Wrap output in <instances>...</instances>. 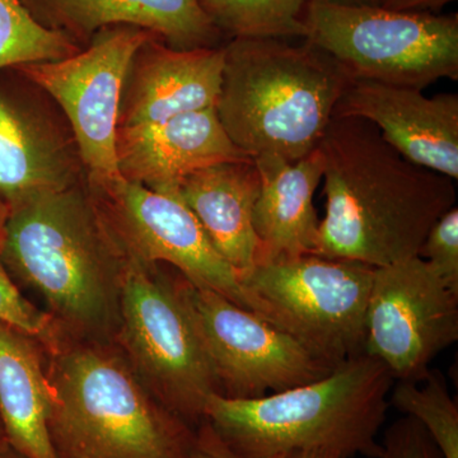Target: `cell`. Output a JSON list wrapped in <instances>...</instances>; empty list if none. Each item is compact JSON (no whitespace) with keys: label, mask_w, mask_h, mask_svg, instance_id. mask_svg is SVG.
I'll use <instances>...</instances> for the list:
<instances>
[{"label":"cell","mask_w":458,"mask_h":458,"mask_svg":"<svg viewBox=\"0 0 458 458\" xmlns=\"http://www.w3.org/2000/svg\"><path fill=\"white\" fill-rule=\"evenodd\" d=\"M318 149L327 201L315 255L372 267L418 258L456 207L454 180L410 162L360 117L333 116Z\"/></svg>","instance_id":"1"},{"label":"cell","mask_w":458,"mask_h":458,"mask_svg":"<svg viewBox=\"0 0 458 458\" xmlns=\"http://www.w3.org/2000/svg\"><path fill=\"white\" fill-rule=\"evenodd\" d=\"M0 259L13 282L44 298L65 335H116L128 259L87 182L8 209Z\"/></svg>","instance_id":"2"},{"label":"cell","mask_w":458,"mask_h":458,"mask_svg":"<svg viewBox=\"0 0 458 458\" xmlns=\"http://www.w3.org/2000/svg\"><path fill=\"white\" fill-rule=\"evenodd\" d=\"M47 354L56 458L191 457L198 430L165 408L120 352L66 339Z\"/></svg>","instance_id":"3"},{"label":"cell","mask_w":458,"mask_h":458,"mask_svg":"<svg viewBox=\"0 0 458 458\" xmlns=\"http://www.w3.org/2000/svg\"><path fill=\"white\" fill-rule=\"evenodd\" d=\"M354 78L311 42L234 38L225 47L219 122L252 159L298 161L318 149Z\"/></svg>","instance_id":"4"},{"label":"cell","mask_w":458,"mask_h":458,"mask_svg":"<svg viewBox=\"0 0 458 458\" xmlns=\"http://www.w3.org/2000/svg\"><path fill=\"white\" fill-rule=\"evenodd\" d=\"M394 381L385 364L361 352L322 378L258 399L212 394L204 420L242 458L315 448L379 458Z\"/></svg>","instance_id":"5"},{"label":"cell","mask_w":458,"mask_h":458,"mask_svg":"<svg viewBox=\"0 0 458 458\" xmlns=\"http://www.w3.org/2000/svg\"><path fill=\"white\" fill-rule=\"evenodd\" d=\"M306 41L327 51L354 80L423 90L458 80V17L307 0Z\"/></svg>","instance_id":"6"},{"label":"cell","mask_w":458,"mask_h":458,"mask_svg":"<svg viewBox=\"0 0 458 458\" xmlns=\"http://www.w3.org/2000/svg\"><path fill=\"white\" fill-rule=\"evenodd\" d=\"M375 269L309 254L259 261L240 283L251 312L336 369L364 352Z\"/></svg>","instance_id":"7"},{"label":"cell","mask_w":458,"mask_h":458,"mask_svg":"<svg viewBox=\"0 0 458 458\" xmlns=\"http://www.w3.org/2000/svg\"><path fill=\"white\" fill-rule=\"evenodd\" d=\"M114 337L165 408L190 426L204 420L205 403L218 386L176 282L159 276L157 265L128 259Z\"/></svg>","instance_id":"8"},{"label":"cell","mask_w":458,"mask_h":458,"mask_svg":"<svg viewBox=\"0 0 458 458\" xmlns=\"http://www.w3.org/2000/svg\"><path fill=\"white\" fill-rule=\"evenodd\" d=\"M176 284L223 396L258 399L335 369L284 331L222 294L192 285L182 276Z\"/></svg>","instance_id":"9"},{"label":"cell","mask_w":458,"mask_h":458,"mask_svg":"<svg viewBox=\"0 0 458 458\" xmlns=\"http://www.w3.org/2000/svg\"><path fill=\"white\" fill-rule=\"evenodd\" d=\"M152 36L137 27H106L74 55L16 68L64 114L89 182L122 177L116 132L123 81L135 51Z\"/></svg>","instance_id":"10"},{"label":"cell","mask_w":458,"mask_h":458,"mask_svg":"<svg viewBox=\"0 0 458 458\" xmlns=\"http://www.w3.org/2000/svg\"><path fill=\"white\" fill-rule=\"evenodd\" d=\"M89 186L126 259L146 267L171 265L192 285L210 289L250 310L238 274L214 249L180 199L123 177Z\"/></svg>","instance_id":"11"},{"label":"cell","mask_w":458,"mask_h":458,"mask_svg":"<svg viewBox=\"0 0 458 458\" xmlns=\"http://www.w3.org/2000/svg\"><path fill=\"white\" fill-rule=\"evenodd\" d=\"M364 327L366 354L396 381H421L458 340V293L419 256L376 267Z\"/></svg>","instance_id":"12"},{"label":"cell","mask_w":458,"mask_h":458,"mask_svg":"<svg viewBox=\"0 0 458 458\" xmlns=\"http://www.w3.org/2000/svg\"><path fill=\"white\" fill-rule=\"evenodd\" d=\"M84 177L77 141L55 102L18 69L0 71V203L11 209Z\"/></svg>","instance_id":"13"},{"label":"cell","mask_w":458,"mask_h":458,"mask_svg":"<svg viewBox=\"0 0 458 458\" xmlns=\"http://www.w3.org/2000/svg\"><path fill=\"white\" fill-rule=\"evenodd\" d=\"M334 116L375 123L384 140L412 164L458 180V95L427 98L409 87L354 80Z\"/></svg>","instance_id":"14"},{"label":"cell","mask_w":458,"mask_h":458,"mask_svg":"<svg viewBox=\"0 0 458 458\" xmlns=\"http://www.w3.org/2000/svg\"><path fill=\"white\" fill-rule=\"evenodd\" d=\"M223 66L225 47L177 50L152 36L131 57L117 129L164 123L177 114L216 107Z\"/></svg>","instance_id":"15"},{"label":"cell","mask_w":458,"mask_h":458,"mask_svg":"<svg viewBox=\"0 0 458 458\" xmlns=\"http://www.w3.org/2000/svg\"><path fill=\"white\" fill-rule=\"evenodd\" d=\"M250 158L229 140L216 107L116 132L120 176L165 197L176 198L192 172Z\"/></svg>","instance_id":"16"},{"label":"cell","mask_w":458,"mask_h":458,"mask_svg":"<svg viewBox=\"0 0 458 458\" xmlns=\"http://www.w3.org/2000/svg\"><path fill=\"white\" fill-rule=\"evenodd\" d=\"M45 27L65 33L77 44L111 26L153 33L177 50L214 47L219 30L200 0H21Z\"/></svg>","instance_id":"17"},{"label":"cell","mask_w":458,"mask_h":458,"mask_svg":"<svg viewBox=\"0 0 458 458\" xmlns=\"http://www.w3.org/2000/svg\"><path fill=\"white\" fill-rule=\"evenodd\" d=\"M260 174L254 159L222 162L192 172L181 182L176 198L191 210L214 249L238 278L258 264L260 242L254 208Z\"/></svg>","instance_id":"18"},{"label":"cell","mask_w":458,"mask_h":458,"mask_svg":"<svg viewBox=\"0 0 458 458\" xmlns=\"http://www.w3.org/2000/svg\"><path fill=\"white\" fill-rule=\"evenodd\" d=\"M254 162L260 174L254 208L259 261L313 254L321 221L313 197L325 167L318 148L298 161L260 156Z\"/></svg>","instance_id":"19"},{"label":"cell","mask_w":458,"mask_h":458,"mask_svg":"<svg viewBox=\"0 0 458 458\" xmlns=\"http://www.w3.org/2000/svg\"><path fill=\"white\" fill-rule=\"evenodd\" d=\"M44 352L38 339L0 321V420L5 442L29 458H56Z\"/></svg>","instance_id":"20"},{"label":"cell","mask_w":458,"mask_h":458,"mask_svg":"<svg viewBox=\"0 0 458 458\" xmlns=\"http://www.w3.org/2000/svg\"><path fill=\"white\" fill-rule=\"evenodd\" d=\"M307 0H200L219 31L233 38H303Z\"/></svg>","instance_id":"21"},{"label":"cell","mask_w":458,"mask_h":458,"mask_svg":"<svg viewBox=\"0 0 458 458\" xmlns=\"http://www.w3.org/2000/svg\"><path fill=\"white\" fill-rule=\"evenodd\" d=\"M80 50L65 33L38 22L21 0H0V71L56 62Z\"/></svg>","instance_id":"22"},{"label":"cell","mask_w":458,"mask_h":458,"mask_svg":"<svg viewBox=\"0 0 458 458\" xmlns=\"http://www.w3.org/2000/svg\"><path fill=\"white\" fill-rule=\"evenodd\" d=\"M418 382L399 381L391 388L388 403L427 430L445 458H458V406L445 377L430 369Z\"/></svg>","instance_id":"23"},{"label":"cell","mask_w":458,"mask_h":458,"mask_svg":"<svg viewBox=\"0 0 458 458\" xmlns=\"http://www.w3.org/2000/svg\"><path fill=\"white\" fill-rule=\"evenodd\" d=\"M2 240V234H0ZM0 321L25 331L45 346L55 351L66 339L62 327L49 313L41 311L23 297L0 259Z\"/></svg>","instance_id":"24"},{"label":"cell","mask_w":458,"mask_h":458,"mask_svg":"<svg viewBox=\"0 0 458 458\" xmlns=\"http://www.w3.org/2000/svg\"><path fill=\"white\" fill-rule=\"evenodd\" d=\"M452 291L458 293V208L454 207L434 223L419 251Z\"/></svg>","instance_id":"25"},{"label":"cell","mask_w":458,"mask_h":458,"mask_svg":"<svg viewBox=\"0 0 458 458\" xmlns=\"http://www.w3.org/2000/svg\"><path fill=\"white\" fill-rule=\"evenodd\" d=\"M379 458H445L427 430L415 419H397L386 429Z\"/></svg>","instance_id":"26"},{"label":"cell","mask_w":458,"mask_h":458,"mask_svg":"<svg viewBox=\"0 0 458 458\" xmlns=\"http://www.w3.org/2000/svg\"><path fill=\"white\" fill-rule=\"evenodd\" d=\"M190 458H242L234 454L214 432L207 420L201 421L198 429L197 443Z\"/></svg>","instance_id":"27"},{"label":"cell","mask_w":458,"mask_h":458,"mask_svg":"<svg viewBox=\"0 0 458 458\" xmlns=\"http://www.w3.org/2000/svg\"><path fill=\"white\" fill-rule=\"evenodd\" d=\"M454 0H378L379 7L410 13H432Z\"/></svg>","instance_id":"28"},{"label":"cell","mask_w":458,"mask_h":458,"mask_svg":"<svg viewBox=\"0 0 458 458\" xmlns=\"http://www.w3.org/2000/svg\"><path fill=\"white\" fill-rule=\"evenodd\" d=\"M273 458H346L340 452L333 450H292Z\"/></svg>","instance_id":"29"},{"label":"cell","mask_w":458,"mask_h":458,"mask_svg":"<svg viewBox=\"0 0 458 458\" xmlns=\"http://www.w3.org/2000/svg\"><path fill=\"white\" fill-rule=\"evenodd\" d=\"M0 458H29L25 454L14 450L7 442L0 443Z\"/></svg>","instance_id":"30"},{"label":"cell","mask_w":458,"mask_h":458,"mask_svg":"<svg viewBox=\"0 0 458 458\" xmlns=\"http://www.w3.org/2000/svg\"><path fill=\"white\" fill-rule=\"evenodd\" d=\"M331 2L349 5H378V0H331Z\"/></svg>","instance_id":"31"},{"label":"cell","mask_w":458,"mask_h":458,"mask_svg":"<svg viewBox=\"0 0 458 458\" xmlns=\"http://www.w3.org/2000/svg\"><path fill=\"white\" fill-rule=\"evenodd\" d=\"M8 209L4 204L0 203V234L3 232V225H4L5 218H7Z\"/></svg>","instance_id":"32"},{"label":"cell","mask_w":458,"mask_h":458,"mask_svg":"<svg viewBox=\"0 0 458 458\" xmlns=\"http://www.w3.org/2000/svg\"><path fill=\"white\" fill-rule=\"evenodd\" d=\"M5 442L4 430H3L2 420H0V443Z\"/></svg>","instance_id":"33"}]
</instances>
